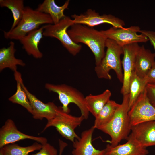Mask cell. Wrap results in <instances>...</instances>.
Instances as JSON below:
<instances>
[{"label": "cell", "instance_id": "cell-24", "mask_svg": "<svg viewBox=\"0 0 155 155\" xmlns=\"http://www.w3.org/2000/svg\"><path fill=\"white\" fill-rule=\"evenodd\" d=\"M147 84L144 78H141L134 71L131 77L129 87V110L144 90Z\"/></svg>", "mask_w": 155, "mask_h": 155}, {"label": "cell", "instance_id": "cell-18", "mask_svg": "<svg viewBox=\"0 0 155 155\" xmlns=\"http://www.w3.org/2000/svg\"><path fill=\"white\" fill-rule=\"evenodd\" d=\"M155 53H152L142 45L137 54L134 71L141 78H144L155 62Z\"/></svg>", "mask_w": 155, "mask_h": 155}, {"label": "cell", "instance_id": "cell-29", "mask_svg": "<svg viewBox=\"0 0 155 155\" xmlns=\"http://www.w3.org/2000/svg\"><path fill=\"white\" fill-rule=\"evenodd\" d=\"M139 32L144 34L148 37L155 50V31L141 30Z\"/></svg>", "mask_w": 155, "mask_h": 155}, {"label": "cell", "instance_id": "cell-25", "mask_svg": "<svg viewBox=\"0 0 155 155\" xmlns=\"http://www.w3.org/2000/svg\"><path fill=\"white\" fill-rule=\"evenodd\" d=\"M42 146L41 144L37 142L25 147L15 143L11 144L0 148V153L2 155H28L30 152L40 150Z\"/></svg>", "mask_w": 155, "mask_h": 155}, {"label": "cell", "instance_id": "cell-21", "mask_svg": "<svg viewBox=\"0 0 155 155\" xmlns=\"http://www.w3.org/2000/svg\"><path fill=\"white\" fill-rule=\"evenodd\" d=\"M111 95L110 91L107 89L100 94H90L85 97L86 106L89 112L95 117L110 100Z\"/></svg>", "mask_w": 155, "mask_h": 155}, {"label": "cell", "instance_id": "cell-31", "mask_svg": "<svg viewBox=\"0 0 155 155\" xmlns=\"http://www.w3.org/2000/svg\"><path fill=\"white\" fill-rule=\"evenodd\" d=\"M0 155H2L0 153Z\"/></svg>", "mask_w": 155, "mask_h": 155}, {"label": "cell", "instance_id": "cell-6", "mask_svg": "<svg viewBox=\"0 0 155 155\" xmlns=\"http://www.w3.org/2000/svg\"><path fill=\"white\" fill-rule=\"evenodd\" d=\"M84 119V117L82 116H73L64 112L61 107H59L55 117L47 121L42 132L49 127H54L63 137L73 143L75 139L80 137L76 133L75 129Z\"/></svg>", "mask_w": 155, "mask_h": 155}, {"label": "cell", "instance_id": "cell-30", "mask_svg": "<svg viewBox=\"0 0 155 155\" xmlns=\"http://www.w3.org/2000/svg\"><path fill=\"white\" fill-rule=\"evenodd\" d=\"M144 78L147 84H155V62Z\"/></svg>", "mask_w": 155, "mask_h": 155}, {"label": "cell", "instance_id": "cell-22", "mask_svg": "<svg viewBox=\"0 0 155 155\" xmlns=\"http://www.w3.org/2000/svg\"><path fill=\"white\" fill-rule=\"evenodd\" d=\"M120 105L115 101L110 100L95 117L93 126L94 128L98 129L109 123Z\"/></svg>", "mask_w": 155, "mask_h": 155}, {"label": "cell", "instance_id": "cell-17", "mask_svg": "<svg viewBox=\"0 0 155 155\" xmlns=\"http://www.w3.org/2000/svg\"><path fill=\"white\" fill-rule=\"evenodd\" d=\"M44 28V25L28 33L19 40L27 53L36 59L41 58L43 56L38 45L43 37Z\"/></svg>", "mask_w": 155, "mask_h": 155}, {"label": "cell", "instance_id": "cell-11", "mask_svg": "<svg viewBox=\"0 0 155 155\" xmlns=\"http://www.w3.org/2000/svg\"><path fill=\"white\" fill-rule=\"evenodd\" d=\"M26 139L34 140L42 145L47 142L45 137L30 135L20 132L13 121L10 119H7L0 129V148L6 145Z\"/></svg>", "mask_w": 155, "mask_h": 155}, {"label": "cell", "instance_id": "cell-8", "mask_svg": "<svg viewBox=\"0 0 155 155\" xmlns=\"http://www.w3.org/2000/svg\"><path fill=\"white\" fill-rule=\"evenodd\" d=\"M141 30L137 26L127 28L111 27L106 30H101L107 38L115 41L122 46L134 43L146 42L149 40L148 37L138 32Z\"/></svg>", "mask_w": 155, "mask_h": 155}, {"label": "cell", "instance_id": "cell-26", "mask_svg": "<svg viewBox=\"0 0 155 155\" xmlns=\"http://www.w3.org/2000/svg\"><path fill=\"white\" fill-rule=\"evenodd\" d=\"M1 7H6L11 11L13 18V22L10 30L14 28L21 20L25 8L23 0H0Z\"/></svg>", "mask_w": 155, "mask_h": 155}, {"label": "cell", "instance_id": "cell-13", "mask_svg": "<svg viewBox=\"0 0 155 155\" xmlns=\"http://www.w3.org/2000/svg\"><path fill=\"white\" fill-rule=\"evenodd\" d=\"M21 82L32 107L33 117L40 120L45 118L47 121L53 119L56 115L58 107L53 102L46 103L43 102L28 91L24 84L22 78Z\"/></svg>", "mask_w": 155, "mask_h": 155}, {"label": "cell", "instance_id": "cell-3", "mask_svg": "<svg viewBox=\"0 0 155 155\" xmlns=\"http://www.w3.org/2000/svg\"><path fill=\"white\" fill-rule=\"evenodd\" d=\"M106 50L105 55L99 65L95 66L94 71L98 78L111 80V70L115 72L120 82L123 83V72L121 55L123 54V47L114 40L107 38L105 44Z\"/></svg>", "mask_w": 155, "mask_h": 155}, {"label": "cell", "instance_id": "cell-23", "mask_svg": "<svg viewBox=\"0 0 155 155\" xmlns=\"http://www.w3.org/2000/svg\"><path fill=\"white\" fill-rule=\"evenodd\" d=\"M14 76L17 83V90L15 94L10 97L8 100L13 103L21 105L32 114V107L21 84V80L22 78L21 74L17 71L14 72Z\"/></svg>", "mask_w": 155, "mask_h": 155}, {"label": "cell", "instance_id": "cell-27", "mask_svg": "<svg viewBox=\"0 0 155 155\" xmlns=\"http://www.w3.org/2000/svg\"><path fill=\"white\" fill-rule=\"evenodd\" d=\"M62 149L59 155H61ZM40 151L36 154L28 155H58L57 149L48 142L42 145Z\"/></svg>", "mask_w": 155, "mask_h": 155}, {"label": "cell", "instance_id": "cell-19", "mask_svg": "<svg viewBox=\"0 0 155 155\" xmlns=\"http://www.w3.org/2000/svg\"><path fill=\"white\" fill-rule=\"evenodd\" d=\"M15 43L11 41L7 48L3 47L0 49V71L9 68L14 72L17 71V65L24 66L25 63L20 59L15 56L16 51Z\"/></svg>", "mask_w": 155, "mask_h": 155}, {"label": "cell", "instance_id": "cell-28", "mask_svg": "<svg viewBox=\"0 0 155 155\" xmlns=\"http://www.w3.org/2000/svg\"><path fill=\"white\" fill-rule=\"evenodd\" d=\"M145 89L150 102L155 107V84H148Z\"/></svg>", "mask_w": 155, "mask_h": 155}, {"label": "cell", "instance_id": "cell-2", "mask_svg": "<svg viewBox=\"0 0 155 155\" xmlns=\"http://www.w3.org/2000/svg\"><path fill=\"white\" fill-rule=\"evenodd\" d=\"M129 94L123 95L122 103L111 121L99 129L108 135L111 138L110 145L115 146L123 140H127L131 131L128 115Z\"/></svg>", "mask_w": 155, "mask_h": 155}, {"label": "cell", "instance_id": "cell-5", "mask_svg": "<svg viewBox=\"0 0 155 155\" xmlns=\"http://www.w3.org/2000/svg\"><path fill=\"white\" fill-rule=\"evenodd\" d=\"M45 87L49 91L58 94L62 105L61 108L64 112L69 113L70 110L69 105L70 103H74L78 106L80 111L81 115L85 119L88 118L90 113L86 106L85 97L78 89L65 84L56 85L47 83Z\"/></svg>", "mask_w": 155, "mask_h": 155}, {"label": "cell", "instance_id": "cell-15", "mask_svg": "<svg viewBox=\"0 0 155 155\" xmlns=\"http://www.w3.org/2000/svg\"><path fill=\"white\" fill-rule=\"evenodd\" d=\"M95 129L93 126L83 131L80 137L73 142V155H104L105 149L100 150L95 148L92 143V135Z\"/></svg>", "mask_w": 155, "mask_h": 155}, {"label": "cell", "instance_id": "cell-16", "mask_svg": "<svg viewBox=\"0 0 155 155\" xmlns=\"http://www.w3.org/2000/svg\"><path fill=\"white\" fill-rule=\"evenodd\" d=\"M127 142L122 144L112 146L108 144L105 149L104 155H147L149 153L146 148L141 146L130 136Z\"/></svg>", "mask_w": 155, "mask_h": 155}, {"label": "cell", "instance_id": "cell-4", "mask_svg": "<svg viewBox=\"0 0 155 155\" xmlns=\"http://www.w3.org/2000/svg\"><path fill=\"white\" fill-rule=\"evenodd\" d=\"M45 24H53L49 14L34 10L28 7H25L19 24L12 30L8 32L4 31V36L7 39L20 40L28 33Z\"/></svg>", "mask_w": 155, "mask_h": 155}, {"label": "cell", "instance_id": "cell-9", "mask_svg": "<svg viewBox=\"0 0 155 155\" xmlns=\"http://www.w3.org/2000/svg\"><path fill=\"white\" fill-rule=\"evenodd\" d=\"M131 126L155 121V107L150 102L145 88L128 112Z\"/></svg>", "mask_w": 155, "mask_h": 155}, {"label": "cell", "instance_id": "cell-10", "mask_svg": "<svg viewBox=\"0 0 155 155\" xmlns=\"http://www.w3.org/2000/svg\"><path fill=\"white\" fill-rule=\"evenodd\" d=\"M74 24H82L90 27L104 23L111 25L115 28H122L125 25L121 19L111 14L100 15L95 10L88 9L80 15L71 16Z\"/></svg>", "mask_w": 155, "mask_h": 155}, {"label": "cell", "instance_id": "cell-20", "mask_svg": "<svg viewBox=\"0 0 155 155\" xmlns=\"http://www.w3.org/2000/svg\"><path fill=\"white\" fill-rule=\"evenodd\" d=\"M70 1H65L64 4L59 6L57 5L54 0H44L39 4L36 9L38 11L49 14L51 17L53 24H56L66 16L65 10L68 8Z\"/></svg>", "mask_w": 155, "mask_h": 155}, {"label": "cell", "instance_id": "cell-1", "mask_svg": "<svg viewBox=\"0 0 155 155\" xmlns=\"http://www.w3.org/2000/svg\"><path fill=\"white\" fill-rule=\"evenodd\" d=\"M70 38L75 43H83L90 49L94 56L96 66L104 57L107 38L101 30H98L82 24H74L67 30Z\"/></svg>", "mask_w": 155, "mask_h": 155}, {"label": "cell", "instance_id": "cell-12", "mask_svg": "<svg viewBox=\"0 0 155 155\" xmlns=\"http://www.w3.org/2000/svg\"><path fill=\"white\" fill-rule=\"evenodd\" d=\"M140 46L138 43L123 46V56L121 63L123 70V81L121 92L123 96L129 93L130 81L134 71L136 57Z\"/></svg>", "mask_w": 155, "mask_h": 155}, {"label": "cell", "instance_id": "cell-7", "mask_svg": "<svg viewBox=\"0 0 155 155\" xmlns=\"http://www.w3.org/2000/svg\"><path fill=\"white\" fill-rule=\"evenodd\" d=\"M74 24L73 20L66 16L56 24L44 25L43 36L57 39L70 54L75 56L81 51L82 46L74 42L67 33L68 28Z\"/></svg>", "mask_w": 155, "mask_h": 155}, {"label": "cell", "instance_id": "cell-14", "mask_svg": "<svg viewBox=\"0 0 155 155\" xmlns=\"http://www.w3.org/2000/svg\"><path fill=\"white\" fill-rule=\"evenodd\" d=\"M129 135L142 147L155 146V121L140 123L131 127Z\"/></svg>", "mask_w": 155, "mask_h": 155}]
</instances>
